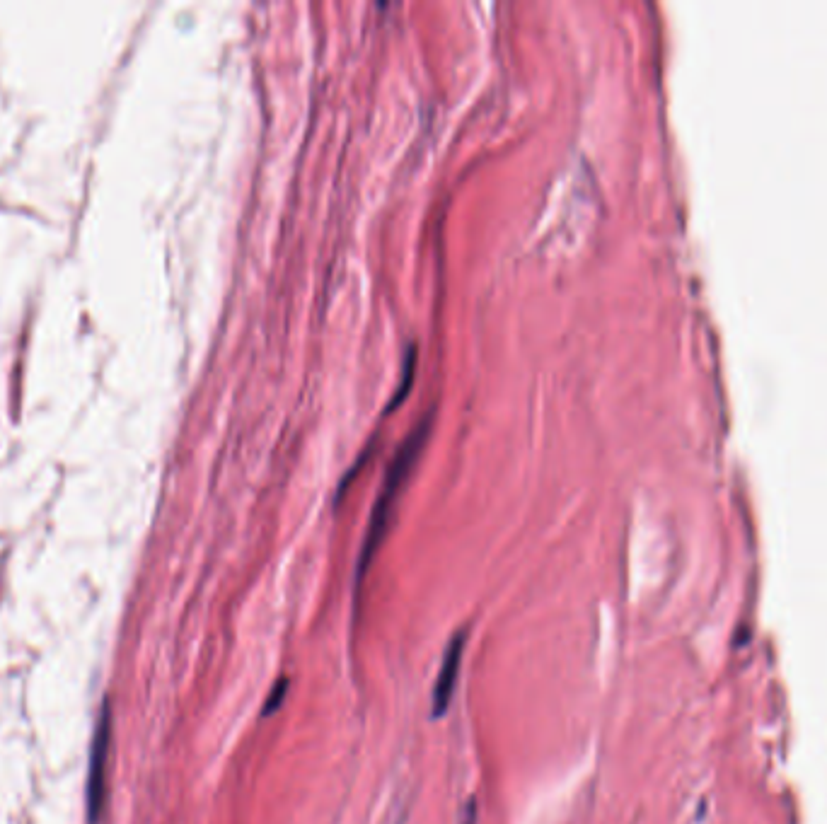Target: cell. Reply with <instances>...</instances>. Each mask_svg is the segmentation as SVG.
Listing matches in <instances>:
<instances>
[{
  "instance_id": "obj_5",
  "label": "cell",
  "mask_w": 827,
  "mask_h": 824,
  "mask_svg": "<svg viewBox=\"0 0 827 824\" xmlns=\"http://www.w3.org/2000/svg\"><path fill=\"white\" fill-rule=\"evenodd\" d=\"M460 824H477V800H467L465 810H462V822Z\"/></svg>"
},
{
  "instance_id": "obj_2",
  "label": "cell",
  "mask_w": 827,
  "mask_h": 824,
  "mask_svg": "<svg viewBox=\"0 0 827 824\" xmlns=\"http://www.w3.org/2000/svg\"><path fill=\"white\" fill-rule=\"evenodd\" d=\"M109 757V709L104 706L97 723V733L92 738L90 752V774H88V817L92 824L100 820L104 805V764Z\"/></svg>"
},
{
  "instance_id": "obj_4",
  "label": "cell",
  "mask_w": 827,
  "mask_h": 824,
  "mask_svg": "<svg viewBox=\"0 0 827 824\" xmlns=\"http://www.w3.org/2000/svg\"><path fill=\"white\" fill-rule=\"evenodd\" d=\"M286 692H288V680H279L274 684V689H271L269 699H266V704H264V711H262L264 718L281 709L283 699H286Z\"/></svg>"
},
{
  "instance_id": "obj_1",
  "label": "cell",
  "mask_w": 827,
  "mask_h": 824,
  "mask_svg": "<svg viewBox=\"0 0 827 824\" xmlns=\"http://www.w3.org/2000/svg\"><path fill=\"white\" fill-rule=\"evenodd\" d=\"M426 433H429V421L421 423L419 431L409 435L407 443H404L402 450H399L397 460L392 462L390 474H387V479H385L383 493H380L378 503H375V508H373V518H370L366 539H363L361 556H358V568H356V588L358 590H361L363 578H366L368 568H370V564H373L375 554H378L380 544H383V539L387 535V527H390L392 508H395L399 489H402V484L407 481V474H409V469H412L416 452H419L421 445H424Z\"/></svg>"
},
{
  "instance_id": "obj_3",
  "label": "cell",
  "mask_w": 827,
  "mask_h": 824,
  "mask_svg": "<svg viewBox=\"0 0 827 824\" xmlns=\"http://www.w3.org/2000/svg\"><path fill=\"white\" fill-rule=\"evenodd\" d=\"M467 643V631H460L450 638L448 651H445L441 672H438L436 684H433V696H431V716L443 718L450 709V701H453L455 684H458L460 677V665H462V651H465Z\"/></svg>"
}]
</instances>
